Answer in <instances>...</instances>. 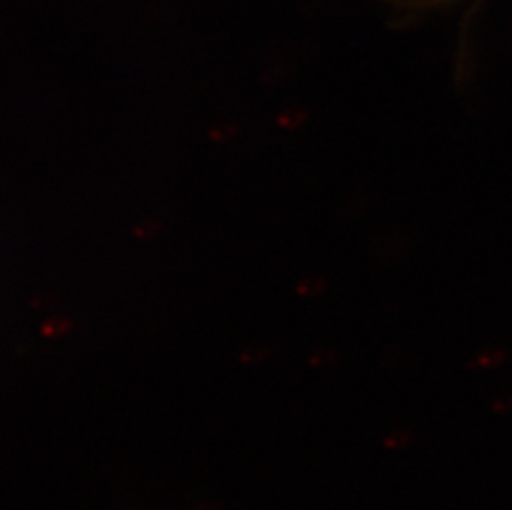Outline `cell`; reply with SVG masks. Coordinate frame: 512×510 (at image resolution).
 <instances>
[]
</instances>
